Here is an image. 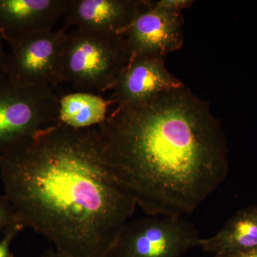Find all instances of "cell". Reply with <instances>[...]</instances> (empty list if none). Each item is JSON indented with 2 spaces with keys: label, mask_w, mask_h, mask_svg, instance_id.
Listing matches in <instances>:
<instances>
[{
  "label": "cell",
  "mask_w": 257,
  "mask_h": 257,
  "mask_svg": "<svg viewBox=\"0 0 257 257\" xmlns=\"http://www.w3.org/2000/svg\"><path fill=\"white\" fill-rule=\"evenodd\" d=\"M184 16L152 7L145 0L143 8L125 32L130 60L142 56L165 58L179 50L184 41Z\"/></svg>",
  "instance_id": "cell-7"
},
{
  "label": "cell",
  "mask_w": 257,
  "mask_h": 257,
  "mask_svg": "<svg viewBox=\"0 0 257 257\" xmlns=\"http://www.w3.org/2000/svg\"><path fill=\"white\" fill-rule=\"evenodd\" d=\"M16 223L19 222L9 199L5 195H0V231H4Z\"/></svg>",
  "instance_id": "cell-13"
},
{
  "label": "cell",
  "mask_w": 257,
  "mask_h": 257,
  "mask_svg": "<svg viewBox=\"0 0 257 257\" xmlns=\"http://www.w3.org/2000/svg\"><path fill=\"white\" fill-rule=\"evenodd\" d=\"M40 257H67L63 253H60L57 251L55 248H49L46 251H44L41 256Z\"/></svg>",
  "instance_id": "cell-18"
},
{
  "label": "cell",
  "mask_w": 257,
  "mask_h": 257,
  "mask_svg": "<svg viewBox=\"0 0 257 257\" xmlns=\"http://www.w3.org/2000/svg\"><path fill=\"white\" fill-rule=\"evenodd\" d=\"M198 246L215 255L257 248V207L238 211L215 235L199 239Z\"/></svg>",
  "instance_id": "cell-11"
},
{
  "label": "cell",
  "mask_w": 257,
  "mask_h": 257,
  "mask_svg": "<svg viewBox=\"0 0 257 257\" xmlns=\"http://www.w3.org/2000/svg\"><path fill=\"white\" fill-rule=\"evenodd\" d=\"M97 127L113 177L149 216L192 214L227 175L220 121L186 86L117 106Z\"/></svg>",
  "instance_id": "cell-2"
},
{
  "label": "cell",
  "mask_w": 257,
  "mask_h": 257,
  "mask_svg": "<svg viewBox=\"0 0 257 257\" xmlns=\"http://www.w3.org/2000/svg\"><path fill=\"white\" fill-rule=\"evenodd\" d=\"M17 220L67 257H106L137 203L113 177L97 126L57 122L0 155Z\"/></svg>",
  "instance_id": "cell-1"
},
{
  "label": "cell",
  "mask_w": 257,
  "mask_h": 257,
  "mask_svg": "<svg viewBox=\"0 0 257 257\" xmlns=\"http://www.w3.org/2000/svg\"><path fill=\"white\" fill-rule=\"evenodd\" d=\"M199 239L194 225L182 217L150 216L128 221L106 257H181Z\"/></svg>",
  "instance_id": "cell-5"
},
{
  "label": "cell",
  "mask_w": 257,
  "mask_h": 257,
  "mask_svg": "<svg viewBox=\"0 0 257 257\" xmlns=\"http://www.w3.org/2000/svg\"><path fill=\"white\" fill-rule=\"evenodd\" d=\"M128 62L124 35L74 28L62 47L60 82L70 83L77 92H106Z\"/></svg>",
  "instance_id": "cell-3"
},
{
  "label": "cell",
  "mask_w": 257,
  "mask_h": 257,
  "mask_svg": "<svg viewBox=\"0 0 257 257\" xmlns=\"http://www.w3.org/2000/svg\"><path fill=\"white\" fill-rule=\"evenodd\" d=\"M114 104L91 92H76L60 96L58 122L74 128L94 127L107 118L108 108Z\"/></svg>",
  "instance_id": "cell-12"
},
{
  "label": "cell",
  "mask_w": 257,
  "mask_h": 257,
  "mask_svg": "<svg viewBox=\"0 0 257 257\" xmlns=\"http://www.w3.org/2000/svg\"><path fill=\"white\" fill-rule=\"evenodd\" d=\"M215 257H257V248L239 252H226L218 253Z\"/></svg>",
  "instance_id": "cell-17"
},
{
  "label": "cell",
  "mask_w": 257,
  "mask_h": 257,
  "mask_svg": "<svg viewBox=\"0 0 257 257\" xmlns=\"http://www.w3.org/2000/svg\"><path fill=\"white\" fill-rule=\"evenodd\" d=\"M165 58L142 56L130 60L120 72L110 99L118 106L145 102L160 93L184 87L166 67Z\"/></svg>",
  "instance_id": "cell-8"
},
{
  "label": "cell",
  "mask_w": 257,
  "mask_h": 257,
  "mask_svg": "<svg viewBox=\"0 0 257 257\" xmlns=\"http://www.w3.org/2000/svg\"><path fill=\"white\" fill-rule=\"evenodd\" d=\"M145 0H74L65 26L124 35Z\"/></svg>",
  "instance_id": "cell-10"
},
{
  "label": "cell",
  "mask_w": 257,
  "mask_h": 257,
  "mask_svg": "<svg viewBox=\"0 0 257 257\" xmlns=\"http://www.w3.org/2000/svg\"><path fill=\"white\" fill-rule=\"evenodd\" d=\"M74 0H0V35L8 42L32 32L52 30Z\"/></svg>",
  "instance_id": "cell-9"
},
{
  "label": "cell",
  "mask_w": 257,
  "mask_h": 257,
  "mask_svg": "<svg viewBox=\"0 0 257 257\" xmlns=\"http://www.w3.org/2000/svg\"><path fill=\"white\" fill-rule=\"evenodd\" d=\"M59 99L52 87H18L0 81V155L58 122Z\"/></svg>",
  "instance_id": "cell-4"
},
{
  "label": "cell",
  "mask_w": 257,
  "mask_h": 257,
  "mask_svg": "<svg viewBox=\"0 0 257 257\" xmlns=\"http://www.w3.org/2000/svg\"><path fill=\"white\" fill-rule=\"evenodd\" d=\"M67 28L32 32L7 42L8 81L18 87H53L60 84L61 53Z\"/></svg>",
  "instance_id": "cell-6"
},
{
  "label": "cell",
  "mask_w": 257,
  "mask_h": 257,
  "mask_svg": "<svg viewBox=\"0 0 257 257\" xmlns=\"http://www.w3.org/2000/svg\"><path fill=\"white\" fill-rule=\"evenodd\" d=\"M8 52L5 50L4 40L0 35V81L6 79Z\"/></svg>",
  "instance_id": "cell-16"
},
{
  "label": "cell",
  "mask_w": 257,
  "mask_h": 257,
  "mask_svg": "<svg viewBox=\"0 0 257 257\" xmlns=\"http://www.w3.org/2000/svg\"><path fill=\"white\" fill-rule=\"evenodd\" d=\"M23 229V225L16 223L3 231L4 235L0 240V257H14L11 251L12 243Z\"/></svg>",
  "instance_id": "cell-14"
},
{
  "label": "cell",
  "mask_w": 257,
  "mask_h": 257,
  "mask_svg": "<svg viewBox=\"0 0 257 257\" xmlns=\"http://www.w3.org/2000/svg\"><path fill=\"white\" fill-rule=\"evenodd\" d=\"M153 8L167 10L171 12H181L191 8L194 3V0H149Z\"/></svg>",
  "instance_id": "cell-15"
}]
</instances>
